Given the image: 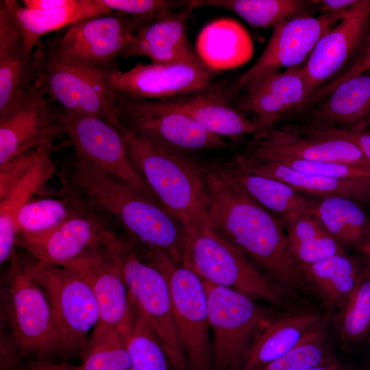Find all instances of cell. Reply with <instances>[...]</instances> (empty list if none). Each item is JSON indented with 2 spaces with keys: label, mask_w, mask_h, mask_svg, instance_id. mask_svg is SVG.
<instances>
[{
  "label": "cell",
  "mask_w": 370,
  "mask_h": 370,
  "mask_svg": "<svg viewBox=\"0 0 370 370\" xmlns=\"http://www.w3.org/2000/svg\"><path fill=\"white\" fill-rule=\"evenodd\" d=\"M205 171L208 226L278 286L306 303L313 294L288 249L281 219L252 199L221 164L205 166Z\"/></svg>",
  "instance_id": "1"
},
{
  "label": "cell",
  "mask_w": 370,
  "mask_h": 370,
  "mask_svg": "<svg viewBox=\"0 0 370 370\" xmlns=\"http://www.w3.org/2000/svg\"><path fill=\"white\" fill-rule=\"evenodd\" d=\"M66 184L86 205L116 219L144 252L184 262V225L156 199L76 156Z\"/></svg>",
  "instance_id": "2"
},
{
  "label": "cell",
  "mask_w": 370,
  "mask_h": 370,
  "mask_svg": "<svg viewBox=\"0 0 370 370\" xmlns=\"http://www.w3.org/2000/svg\"><path fill=\"white\" fill-rule=\"evenodd\" d=\"M130 160L157 201L183 225L206 220L210 195L205 166L191 156L162 149L123 125Z\"/></svg>",
  "instance_id": "3"
},
{
  "label": "cell",
  "mask_w": 370,
  "mask_h": 370,
  "mask_svg": "<svg viewBox=\"0 0 370 370\" xmlns=\"http://www.w3.org/2000/svg\"><path fill=\"white\" fill-rule=\"evenodd\" d=\"M184 263L204 281L281 310L306 306L270 280L251 260L216 234L206 220L184 225Z\"/></svg>",
  "instance_id": "4"
},
{
  "label": "cell",
  "mask_w": 370,
  "mask_h": 370,
  "mask_svg": "<svg viewBox=\"0 0 370 370\" xmlns=\"http://www.w3.org/2000/svg\"><path fill=\"white\" fill-rule=\"evenodd\" d=\"M1 291V314L22 358H65L49 298L16 254Z\"/></svg>",
  "instance_id": "5"
},
{
  "label": "cell",
  "mask_w": 370,
  "mask_h": 370,
  "mask_svg": "<svg viewBox=\"0 0 370 370\" xmlns=\"http://www.w3.org/2000/svg\"><path fill=\"white\" fill-rule=\"evenodd\" d=\"M109 247L121 269L132 306L156 333L173 370H190L175 325L165 275L131 241L118 237Z\"/></svg>",
  "instance_id": "6"
},
{
  "label": "cell",
  "mask_w": 370,
  "mask_h": 370,
  "mask_svg": "<svg viewBox=\"0 0 370 370\" xmlns=\"http://www.w3.org/2000/svg\"><path fill=\"white\" fill-rule=\"evenodd\" d=\"M44 47V60L34 84L64 111L95 116L120 128L112 82L117 66L97 69L75 64L59 58L48 42Z\"/></svg>",
  "instance_id": "7"
},
{
  "label": "cell",
  "mask_w": 370,
  "mask_h": 370,
  "mask_svg": "<svg viewBox=\"0 0 370 370\" xmlns=\"http://www.w3.org/2000/svg\"><path fill=\"white\" fill-rule=\"evenodd\" d=\"M203 282L212 333L213 370H239L260 330L284 310L262 305L230 288Z\"/></svg>",
  "instance_id": "8"
},
{
  "label": "cell",
  "mask_w": 370,
  "mask_h": 370,
  "mask_svg": "<svg viewBox=\"0 0 370 370\" xmlns=\"http://www.w3.org/2000/svg\"><path fill=\"white\" fill-rule=\"evenodd\" d=\"M46 293L60 334L65 358L80 356L98 323L95 295L86 281L67 266H56L34 259L25 260Z\"/></svg>",
  "instance_id": "9"
},
{
  "label": "cell",
  "mask_w": 370,
  "mask_h": 370,
  "mask_svg": "<svg viewBox=\"0 0 370 370\" xmlns=\"http://www.w3.org/2000/svg\"><path fill=\"white\" fill-rule=\"evenodd\" d=\"M146 257L166 276L173 317L190 370H213L206 291L201 278L184 262L162 254Z\"/></svg>",
  "instance_id": "10"
},
{
  "label": "cell",
  "mask_w": 370,
  "mask_h": 370,
  "mask_svg": "<svg viewBox=\"0 0 370 370\" xmlns=\"http://www.w3.org/2000/svg\"><path fill=\"white\" fill-rule=\"evenodd\" d=\"M120 123L136 135L166 151L191 156L228 145L188 116L158 101L133 100L116 96Z\"/></svg>",
  "instance_id": "11"
},
{
  "label": "cell",
  "mask_w": 370,
  "mask_h": 370,
  "mask_svg": "<svg viewBox=\"0 0 370 370\" xmlns=\"http://www.w3.org/2000/svg\"><path fill=\"white\" fill-rule=\"evenodd\" d=\"M242 159L284 156L334 162L370 168V161L353 141L326 129L284 123L256 133L237 156Z\"/></svg>",
  "instance_id": "12"
},
{
  "label": "cell",
  "mask_w": 370,
  "mask_h": 370,
  "mask_svg": "<svg viewBox=\"0 0 370 370\" xmlns=\"http://www.w3.org/2000/svg\"><path fill=\"white\" fill-rule=\"evenodd\" d=\"M51 108L62 133L69 138L75 156L156 199L133 166L116 127L95 116L68 112L60 107Z\"/></svg>",
  "instance_id": "13"
},
{
  "label": "cell",
  "mask_w": 370,
  "mask_h": 370,
  "mask_svg": "<svg viewBox=\"0 0 370 370\" xmlns=\"http://www.w3.org/2000/svg\"><path fill=\"white\" fill-rule=\"evenodd\" d=\"M136 34L132 16L121 13L89 17L66 27L48 43L61 59L75 64L111 69L116 65Z\"/></svg>",
  "instance_id": "14"
},
{
  "label": "cell",
  "mask_w": 370,
  "mask_h": 370,
  "mask_svg": "<svg viewBox=\"0 0 370 370\" xmlns=\"http://www.w3.org/2000/svg\"><path fill=\"white\" fill-rule=\"evenodd\" d=\"M347 10L299 16L275 25L258 59L234 82L239 93L282 69L303 66L319 39L343 18Z\"/></svg>",
  "instance_id": "15"
},
{
  "label": "cell",
  "mask_w": 370,
  "mask_h": 370,
  "mask_svg": "<svg viewBox=\"0 0 370 370\" xmlns=\"http://www.w3.org/2000/svg\"><path fill=\"white\" fill-rule=\"evenodd\" d=\"M369 31L370 0H358L347 9L343 18L319 39L302 66L307 85L306 104L320 88L337 77L359 57Z\"/></svg>",
  "instance_id": "16"
},
{
  "label": "cell",
  "mask_w": 370,
  "mask_h": 370,
  "mask_svg": "<svg viewBox=\"0 0 370 370\" xmlns=\"http://www.w3.org/2000/svg\"><path fill=\"white\" fill-rule=\"evenodd\" d=\"M214 71L204 62H138L125 71L117 67L112 82L116 96L164 101L204 90L214 83Z\"/></svg>",
  "instance_id": "17"
},
{
  "label": "cell",
  "mask_w": 370,
  "mask_h": 370,
  "mask_svg": "<svg viewBox=\"0 0 370 370\" xmlns=\"http://www.w3.org/2000/svg\"><path fill=\"white\" fill-rule=\"evenodd\" d=\"M77 200L71 213L51 229L34 234L18 233L16 246L24 249L36 261L65 266L86 250L107 244L116 234L94 209Z\"/></svg>",
  "instance_id": "18"
},
{
  "label": "cell",
  "mask_w": 370,
  "mask_h": 370,
  "mask_svg": "<svg viewBox=\"0 0 370 370\" xmlns=\"http://www.w3.org/2000/svg\"><path fill=\"white\" fill-rule=\"evenodd\" d=\"M65 266L78 273L95 295L99 314L95 329L126 334L133 308L121 269L108 243L86 250Z\"/></svg>",
  "instance_id": "19"
},
{
  "label": "cell",
  "mask_w": 370,
  "mask_h": 370,
  "mask_svg": "<svg viewBox=\"0 0 370 370\" xmlns=\"http://www.w3.org/2000/svg\"><path fill=\"white\" fill-rule=\"evenodd\" d=\"M307 101V85L301 66L260 79L239 95L236 107L244 114L256 116V133H260L302 111Z\"/></svg>",
  "instance_id": "20"
},
{
  "label": "cell",
  "mask_w": 370,
  "mask_h": 370,
  "mask_svg": "<svg viewBox=\"0 0 370 370\" xmlns=\"http://www.w3.org/2000/svg\"><path fill=\"white\" fill-rule=\"evenodd\" d=\"M239 95L234 82L213 83L197 92L158 101L188 116L208 132L235 140L258 131L256 120L236 109Z\"/></svg>",
  "instance_id": "21"
},
{
  "label": "cell",
  "mask_w": 370,
  "mask_h": 370,
  "mask_svg": "<svg viewBox=\"0 0 370 370\" xmlns=\"http://www.w3.org/2000/svg\"><path fill=\"white\" fill-rule=\"evenodd\" d=\"M45 57L40 42L32 52L5 0L0 1V117L14 107L35 83Z\"/></svg>",
  "instance_id": "22"
},
{
  "label": "cell",
  "mask_w": 370,
  "mask_h": 370,
  "mask_svg": "<svg viewBox=\"0 0 370 370\" xmlns=\"http://www.w3.org/2000/svg\"><path fill=\"white\" fill-rule=\"evenodd\" d=\"M45 95L34 84L0 117V164L63 134Z\"/></svg>",
  "instance_id": "23"
},
{
  "label": "cell",
  "mask_w": 370,
  "mask_h": 370,
  "mask_svg": "<svg viewBox=\"0 0 370 370\" xmlns=\"http://www.w3.org/2000/svg\"><path fill=\"white\" fill-rule=\"evenodd\" d=\"M310 128L357 130L370 127V70L340 84L285 121Z\"/></svg>",
  "instance_id": "24"
},
{
  "label": "cell",
  "mask_w": 370,
  "mask_h": 370,
  "mask_svg": "<svg viewBox=\"0 0 370 370\" xmlns=\"http://www.w3.org/2000/svg\"><path fill=\"white\" fill-rule=\"evenodd\" d=\"M197 0L190 6L161 14L138 32L122 58L144 56L154 62H204L190 43L187 22Z\"/></svg>",
  "instance_id": "25"
},
{
  "label": "cell",
  "mask_w": 370,
  "mask_h": 370,
  "mask_svg": "<svg viewBox=\"0 0 370 370\" xmlns=\"http://www.w3.org/2000/svg\"><path fill=\"white\" fill-rule=\"evenodd\" d=\"M367 264L365 254L345 251L310 264L299 265L312 294L321 299L328 319L358 286Z\"/></svg>",
  "instance_id": "26"
},
{
  "label": "cell",
  "mask_w": 370,
  "mask_h": 370,
  "mask_svg": "<svg viewBox=\"0 0 370 370\" xmlns=\"http://www.w3.org/2000/svg\"><path fill=\"white\" fill-rule=\"evenodd\" d=\"M326 317L306 306L280 311L260 330L239 370H256L284 355Z\"/></svg>",
  "instance_id": "27"
},
{
  "label": "cell",
  "mask_w": 370,
  "mask_h": 370,
  "mask_svg": "<svg viewBox=\"0 0 370 370\" xmlns=\"http://www.w3.org/2000/svg\"><path fill=\"white\" fill-rule=\"evenodd\" d=\"M241 169L286 182L316 197H343L362 205L370 204V177L334 178L306 174L273 162L233 160Z\"/></svg>",
  "instance_id": "28"
},
{
  "label": "cell",
  "mask_w": 370,
  "mask_h": 370,
  "mask_svg": "<svg viewBox=\"0 0 370 370\" xmlns=\"http://www.w3.org/2000/svg\"><path fill=\"white\" fill-rule=\"evenodd\" d=\"M310 212L348 252L370 249V212L365 206L343 197H313Z\"/></svg>",
  "instance_id": "29"
},
{
  "label": "cell",
  "mask_w": 370,
  "mask_h": 370,
  "mask_svg": "<svg viewBox=\"0 0 370 370\" xmlns=\"http://www.w3.org/2000/svg\"><path fill=\"white\" fill-rule=\"evenodd\" d=\"M20 26L24 45L32 52L44 35L66 28L84 18L112 13L101 0H72L64 6L41 10H27L16 1L5 0Z\"/></svg>",
  "instance_id": "30"
},
{
  "label": "cell",
  "mask_w": 370,
  "mask_h": 370,
  "mask_svg": "<svg viewBox=\"0 0 370 370\" xmlns=\"http://www.w3.org/2000/svg\"><path fill=\"white\" fill-rule=\"evenodd\" d=\"M53 151V143H51L25 175L0 200L1 264L10 260L15 254L16 218L18 210L33 195L43 190L55 173L56 166L51 157Z\"/></svg>",
  "instance_id": "31"
},
{
  "label": "cell",
  "mask_w": 370,
  "mask_h": 370,
  "mask_svg": "<svg viewBox=\"0 0 370 370\" xmlns=\"http://www.w3.org/2000/svg\"><path fill=\"white\" fill-rule=\"evenodd\" d=\"M280 219L288 249L298 265L313 264L346 251L310 211L294 212Z\"/></svg>",
  "instance_id": "32"
},
{
  "label": "cell",
  "mask_w": 370,
  "mask_h": 370,
  "mask_svg": "<svg viewBox=\"0 0 370 370\" xmlns=\"http://www.w3.org/2000/svg\"><path fill=\"white\" fill-rule=\"evenodd\" d=\"M221 166L252 199L280 219L294 212L310 211L313 197L287 183L245 171L232 162Z\"/></svg>",
  "instance_id": "33"
},
{
  "label": "cell",
  "mask_w": 370,
  "mask_h": 370,
  "mask_svg": "<svg viewBox=\"0 0 370 370\" xmlns=\"http://www.w3.org/2000/svg\"><path fill=\"white\" fill-rule=\"evenodd\" d=\"M224 31L217 30L214 23L204 29L212 37L202 32L199 38L197 51L201 60L212 69L231 68L248 61L253 53L251 40L239 24L229 20L223 21Z\"/></svg>",
  "instance_id": "34"
},
{
  "label": "cell",
  "mask_w": 370,
  "mask_h": 370,
  "mask_svg": "<svg viewBox=\"0 0 370 370\" xmlns=\"http://www.w3.org/2000/svg\"><path fill=\"white\" fill-rule=\"evenodd\" d=\"M197 6L228 10L256 27H273L284 21L318 11L314 1L306 0H197Z\"/></svg>",
  "instance_id": "35"
},
{
  "label": "cell",
  "mask_w": 370,
  "mask_h": 370,
  "mask_svg": "<svg viewBox=\"0 0 370 370\" xmlns=\"http://www.w3.org/2000/svg\"><path fill=\"white\" fill-rule=\"evenodd\" d=\"M331 319L344 348L357 349L370 342V261L368 258L358 286Z\"/></svg>",
  "instance_id": "36"
},
{
  "label": "cell",
  "mask_w": 370,
  "mask_h": 370,
  "mask_svg": "<svg viewBox=\"0 0 370 370\" xmlns=\"http://www.w3.org/2000/svg\"><path fill=\"white\" fill-rule=\"evenodd\" d=\"M133 311L132 321L125 338L130 370H173L169 356L155 331L134 308Z\"/></svg>",
  "instance_id": "37"
},
{
  "label": "cell",
  "mask_w": 370,
  "mask_h": 370,
  "mask_svg": "<svg viewBox=\"0 0 370 370\" xmlns=\"http://www.w3.org/2000/svg\"><path fill=\"white\" fill-rule=\"evenodd\" d=\"M328 320L317 325L284 355L256 370H308L338 361L328 344Z\"/></svg>",
  "instance_id": "38"
},
{
  "label": "cell",
  "mask_w": 370,
  "mask_h": 370,
  "mask_svg": "<svg viewBox=\"0 0 370 370\" xmlns=\"http://www.w3.org/2000/svg\"><path fill=\"white\" fill-rule=\"evenodd\" d=\"M125 335L94 329L79 356L81 370H130Z\"/></svg>",
  "instance_id": "39"
},
{
  "label": "cell",
  "mask_w": 370,
  "mask_h": 370,
  "mask_svg": "<svg viewBox=\"0 0 370 370\" xmlns=\"http://www.w3.org/2000/svg\"><path fill=\"white\" fill-rule=\"evenodd\" d=\"M69 198L32 199L18 210L16 224L18 233H39L63 221L77 204L72 194Z\"/></svg>",
  "instance_id": "40"
},
{
  "label": "cell",
  "mask_w": 370,
  "mask_h": 370,
  "mask_svg": "<svg viewBox=\"0 0 370 370\" xmlns=\"http://www.w3.org/2000/svg\"><path fill=\"white\" fill-rule=\"evenodd\" d=\"M235 160L256 162H273L306 174L334 178L370 177V168L334 162L311 161L284 156H269L258 159Z\"/></svg>",
  "instance_id": "41"
},
{
  "label": "cell",
  "mask_w": 370,
  "mask_h": 370,
  "mask_svg": "<svg viewBox=\"0 0 370 370\" xmlns=\"http://www.w3.org/2000/svg\"><path fill=\"white\" fill-rule=\"evenodd\" d=\"M194 1L101 0L111 12L132 16L136 23V34L151 24L161 14L186 8L192 5Z\"/></svg>",
  "instance_id": "42"
},
{
  "label": "cell",
  "mask_w": 370,
  "mask_h": 370,
  "mask_svg": "<svg viewBox=\"0 0 370 370\" xmlns=\"http://www.w3.org/2000/svg\"><path fill=\"white\" fill-rule=\"evenodd\" d=\"M51 143L53 142L27 150L0 164V200L25 175Z\"/></svg>",
  "instance_id": "43"
},
{
  "label": "cell",
  "mask_w": 370,
  "mask_h": 370,
  "mask_svg": "<svg viewBox=\"0 0 370 370\" xmlns=\"http://www.w3.org/2000/svg\"><path fill=\"white\" fill-rule=\"evenodd\" d=\"M370 70V46L337 77L320 88L310 99L314 103L329 94L334 88L343 82Z\"/></svg>",
  "instance_id": "44"
},
{
  "label": "cell",
  "mask_w": 370,
  "mask_h": 370,
  "mask_svg": "<svg viewBox=\"0 0 370 370\" xmlns=\"http://www.w3.org/2000/svg\"><path fill=\"white\" fill-rule=\"evenodd\" d=\"M326 130L353 141L370 161V128L366 127L352 131L337 129Z\"/></svg>",
  "instance_id": "45"
},
{
  "label": "cell",
  "mask_w": 370,
  "mask_h": 370,
  "mask_svg": "<svg viewBox=\"0 0 370 370\" xmlns=\"http://www.w3.org/2000/svg\"><path fill=\"white\" fill-rule=\"evenodd\" d=\"M22 370H81V367L56 362L49 358H34L25 360Z\"/></svg>",
  "instance_id": "46"
},
{
  "label": "cell",
  "mask_w": 370,
  "mask_h": 370,
  "mask_svg": "<svg viewBox=\"0 0 370 370\" xmlns=\"http://www.w3.org/2000/svg\"><path fill=\"white\" fill-rule=\"evenodd\" d=\"M317 10L321 14L347 10L354 5L358 0H321L314 1Z\"/></svg>",
  "instance_id": "47"
},
{
  "label": "cell",
  "mask_w": 370,
  "mask_h": 370,
  "mask_svg": "<svg viewBox=\"0 0 370 370\" xmlns=\"http://www.w3.org/2000/svg\"><path fill=\"white\" fill-rule=\"evenodd\" d=\"M72 0H23V8L32 10H41L62 7L69 4Z\"/></svg>",
  "instance_id": "48"
},
{
  "label": "cell",
  "mask_w": 370,
  "mask_h": 370,
  "mask_svg": "<svg viewBox=\"0 0 370 370\" xmlns=\"http://www.w3.org/2000/svg\"><path fill=\"white\" fill-rule=\"evenodd\" d=\"M308 370H354L351 367L347 366L339 360L314 368H312Z\"/></svg>",
  "instance_id": "49"
},
{
  "label": "cell",
  "mask_w": 370,
  "mask_h": 370,
  "mask_svg": "<svg viewBox=\"0 0 370 370\" xmlns=\"http://www.w3.org/2000/svg\"><path fill=\"white\" fill-rule=\"evenodd\" d=\"M370 46V31H369V36L367 37V42H366V44H365V48L362 51V52L369 47Z\"/></svg>",
  "instance_id": "50"
},
{
  "label": "cell",
  "mask_w": 370,
  "mask_h": 370,
  "mask_svg": "<svg viewBox=\"0 0 370 370\" xmlns=\"http://www.w3.org/2000/svg\"><path fill=\"white\" fill-rule=\"evenodd\" d=\"M370 261V249L365 254Z\"/></svg>",
  "instance_id": "51"
},
{
  "label": "cell",
  "mask_w": 370,
  "mask_h": 370,
  "mask_svg": "<svg viewBox=\"0 0 370 370\" xmlns=\"http://www.w3.org/2000/svg\"><path fill=\"white\" fill-rule=\"evenodd\" d=\"M364 370H370V362L367 365Z\"/></svg>",
  "instance_id": "52"
},
{
  "label": "cell",
  "mask_w": 370,
  "mask_h": 370,
  "mask_svg": "<svg viewBox=\"0 0 370 370\" xmlns=\"http://www.w3.org/2000/svg\"><path fill=\"white\" fill-rule=\"evenodd\" d=\"M369 128H370V127Z\"/></svg>",
  "instance_id": "53"
}]
</instances>
